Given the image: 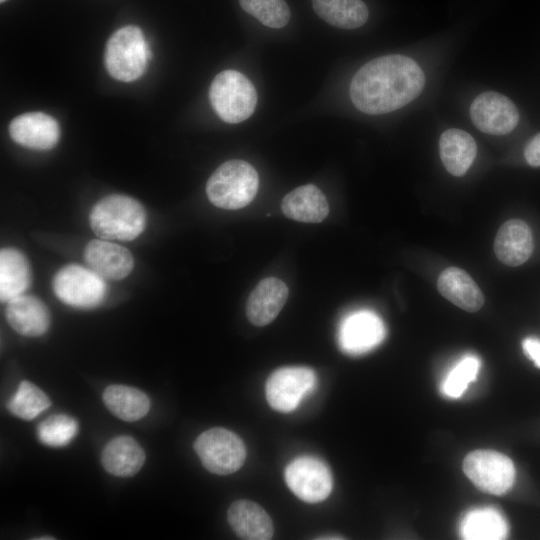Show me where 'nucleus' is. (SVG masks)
I'll return each instance as SVG.
<instances>
[{
	"label": "nucleus",
	"instance_id": "obj_1",
	"mask_svg": "<svg viewBox=\"0 0 540 540\" xmlns=\"http://www.w3.org/2000/svg\"><path fill=\"white\" fill-rule=\"evenodd\" d=\"M425 76L410 57L392 54L375 58L353 76L349 94L353 105L369 115L390 113L422 92Z\"/></svg>",
	"mask_w": 540,
	"mask_h": 540
},
{
	"label": "nucleus",
	"instance_id": "obj_2",
	"mask_svg": "<svg viewBox=\"0 0 540 540\" xmlns=\"http://www.w3.org/2000/svg\"><path fill=\"white\" fill-rule=\"evenodd\" d=\"M146 221L147 215L142 204L121 194L102 198L89 215L93 232L106 240H134L143 232Z\"/></svg>",
	"mask_w": 540,
	"mask_h": 540
},
{
	"label": "nucleus",
	"instance_id": "obj_3",
	"mask_svg": "<svg viewBox=\"0 0 540 540\" xmlns=\"http://www.w3.org/2000/svg\"><path fill=\"white\" fill-rule=\"evenodd\" d=\"M258 187L255 168L244 160L232 159L221 164L209 177L206 194L216 207L237 210L253 201Z\"/></svg>",
	"mask_w": 540,
	"mask_h": 540
},
{
	"label": "nucleus",
	"instance_id": "obj_4",
	"mask_svg": "<svg viewBox=\"0 0 540 540\" xmlns=\"http://www.w3.org/2000/svg\"><path fill=\"white\" fill-rule=\"evenodd\" d=\"M209 99L220 119L236 124L253 114L257 104V92L245 75L237 70L227 69L213 79Z\"/></svg>",
	"mask_w": 540,
	"mask_h": 540
},
{
	"label": "nucleus",
	"instance_id": "obj_5",
	"mask_svg": "<svg viewBox=\"0 0 540 540\" xmlns=\"http://www.w3.org/2000/svg\"><path fill=\"white\" fill-rule=\"evenodd\" d=\"M148 57L146 40L140 28L136 26L128 25L118 29L106 45L107 71L119 81L131 82L142 76Z\"/></svg>",
	"mask_w": 540,
	"mask_h": 540
},
{
	"label": "nucleus",
	"instance_id": "obj_6",
	"mask_svg": "<svg viewBox=\"0 0 540 540\" xmlns=\"http://www.w3.org/2000/svg\"><path fill=\"white\" fill-rule=\"evenodd\" d=\"M194 449L203 466L211 473L228 475L239 470L246 459V446L234 432L214 427L201 433Z\"/></svg>",
	"mask_w": 540,
	"mask_h": 540
},
{
	"label": "nucleus",
	"instance_id": "obj_7",
	"mask_svg": "<svg viewBox=\"0 0 540 540\" xmlns=\"http://www.w3.org/2000/svg\"><path fill=\"white\" fill-rule=\"evenodd\" d=\"M52 288L63 303L81 309L100 305L107 293V285L101 276L76 264H69L58 270L53 278Z\"/></svg>",
	"mask_w": 540,
	"mask_h": 540
},
{
	"label": "nucleus",
	"instance_id": "obj_8",
	"mask_svg": "<svg viewBox=\"0 0 540 540\" xmlns=\"http://www.w3.org/2000/svg\"><path fill=\"white\" fill-rule=\"evenodd\" d=\"M463 471L480 490L502 495L513 485L515 467L506 455L493 450H475L463 461Z\"/></svg>",
	"mask_w": 540,
	"mask_h": 540
},
{
	"label": "nucleus",
	"instance_id": "obj_9",
	"mask_svg": "<svg viewBox=\"0 0 540 540\" xmlns=\"http://www.w3.org/2000/svg\"><path fill=\"white\" fill-rule=\"evenodd\" d=\"M314 370L304 366L276 369L266 382V399L274 410L288 413L295 410L316 385Z\"/></svg>",
	"mask_w": 540,
	"mask_h": 540
},
{
	"label": "nucleus",
	"instance_id": "obj_10",
	"mask_svg": "<svg viewBox=\"0 0 540 540\" xmlns=\"http://www.w3.org/2000/svg\"><path fill=\"white\" fill-rule=\"evenodd\" d=\"M289 489L306 503H318L331 493L333 479L330 469L322 460L301 456L292 460L284 472Z\"/></svg>",
	"mask_w": 540,
	"mask_h": 540
},
{
	"label": "nucleus",
	"instance_id": "obj_11",
	"mask_svg": "<svg viewBox=\"0 0 540 540\" xmlns=\"http://www.w3.org/2000/svg\"><path fill=\"white\" fill-rule=\"evenodd\" d=\"M470 116L480 131L491 135L508 134L519 122L515 104L508 97L493 91L483 92L474 99Z\"/></svg>",
	"mask_w": 540,
	"mask_h": 540
},
{
	"label": "nucleus",
	"instance_id": "obj_12",
	"mask_svg": "<svg viewBox=\"0 0 540 540\" xmlns=\"http://www.w3.org/2000/svg\"><path fill=\"white\" fill-rule=\"evenodd\" d=\"M384 336V324L374 312L356 311L340 325L339 346L344 353L360 355L379 345Z\"/></svg>",
	"mask_w": 540,
	"mask_h": 540
},
{
	"label": "nucleus",
	"instance_id": "obj_13",
	"mask_svg": "<svg viewBox=\"0 0 540 540\" xmlns=\"http://www.w3.org/2000/svg\"><path fill=\"white\" fill-rule=\"evenodd\" d=\"M9 133L16 143L34 150L51 149L60 137L58 122L43 112H28L15 117Z\"/></svg>",
	"mask_w": 540,
	"mask_h": 540
},
{
	"label": "nucleus",
	"instance_id": "obj_14",
	"mask_svg": "<svg viewBox=\"0 0 540 540\" xmlns=\"http://www.w3.org/2000/svg\"><path fill=\"white\" fill-rule=\"evenodd\" d=\"M84 260L91 270L108 280L125 278L134 266L133 256L127 248L106 239L91 240L85 247Z\"/></svg>",
	"mask_w": 540,
	"mask_h": 540
},
{
	"label": "nucleus",
	"instance_id": "obj_15",
	"mask_svg": "<svg viewBox=\"0 0 540 540\" xmlns=\"http://www.w3.org/2000/svg\"><path fill=\"white\" fill-rule=\"evenodd\" d=\"M287 285L276 277L259 281L246 302V315L255 326L271 323L282 310L288 298Z\"/></svg>",
	"mask_w": 540,
	"mask_h": 540
},
{
	"label": "nucleus",
	"instance_id": "obj_16",
	"mask_svg": "<svg viewBox=\"0 0 540 540\" xmlns=\"http://www.w3.org/2000/svg\"><path fill=\"white\" fill-rule=\"evenodd\" d=\"M533 247L531 229L520 219H511L503 223L494 240L496 257L510 267L526 262L533 252Z\"/></svg>",
	"mask_w": 540,
	"mask_h": 540
},
{
	"label": "nucleus",
	"instance_id": "obj_17",
	"mask_svg": "<svg viewBox=\"0 0 540 540\" xmlns=\"http://www.w3.org/2000/svg\"><path fill=\"white\" fill-rule=\"evenodd\" d=\"M5 317L9 325L24 336H40L50 326V313L47 306L32 295L21 294L8 301Z\"/></svg>",
	"mask_w": 540,
	"mask_h": 540
},
{
	"label": "nucleus",
	"instance_id": "obj_18",
	"mask_svg": "<svg viewBox=\"0 0 540 540\" xmlns=\"http://www.w3.org/2000/svg\"><path fill=\"white\" fill-rule=\"evenodd\" d=\"M228 523L236 535L245 540H268L274 533L268 513L257 503L240 499L228 509Z\"/></svg>",
	"mask_w": 540,
	"mask_h": 540
},
{
	"label": "nucleus",
	"instance_id": "obj_19",
	"mask_svg": "<svg viewBox=\"0 0 540 540\" xmlns=\"http://www.w3.org/2000/svg\"><path fill=\"white\" fill-rule=\"evenodd\" d=\"M283 214L304 223L322 222L329 213L323 192L313 184L299 186L286 194L281 202Z\"/></svg>",
	"mask_w": 540,
	"mask_h": 540
},
{
	"label": "nucleus",
	"instance_id": "obj_20",
	"mask_svg": "<svg viewBox=\"0 0 540 540\" xmlns=\"http://www.w3.org/2000/svg\"><path fill=\"white\" fill-rule=\"evenodd\" d=\"M440 294L454 305L467 312H476L484 304V295L463 269L449 267L442 271L437 280Z\"/></svg>",
	"mask_w": 540,
	"mask_h": 540
},
{
	"label": "nucleus",
	"instance_id": "obj_21",
	"mask_svg": "<svg viewBox=\"0 0 540 540\" xmlns=\"http://www.w3.org/2000/svg\"><path fill=\"white\" fill-rule=\"evenodd\" d=\"M439 152L445 169L453 176H463L472 165L477 145L473 137L461 129L444 131L439 140Z\"/></svg>",
	"mask_w": 540,
	"mask_h": 540
},
{
	"label": "nucleus",
	"instance_id": "obj_22",
	"mask_svg": "<svg viewBox=\"0 0 540 540\" xmlns=\"http://www.w3.org/2000/svg\"><path fill=\"white\" fill-rule=\"evenodd\" d=\"M145 452L142 447L129 436L112 439L103 449L101 462L104 469L112 475L130 477L143 466Z\"/></svg>",
	"mask_w": 540,
	"mask_h": 540
},
{
	"label": "nucleus",
	"instance_id": "obj_23",
	"mask_svg": "<svg viewBox=\"0 0 540 540\" xmlns=\"http://www.w3.org/2000/svg\"><path fill=\"white\" fill-rule=\"evenodd\" d=\"M31 272L25 255L15 248L0 252V299L8 302L24 294L30 284Z\"/></svg>",
	"mask_w": 540,
	"mask_h": 540
},
{
	"label": "nucleus",
	"instance_id": "obj_24",
	"mask_svg": "<svg viewBox=\"0 0 540 540\" xmlns=\"http://www.w3.org/2000/svg\"><path fill=\"white\" fill-rule=\"evenodd\" d=\"M460 533L467 540H500L508 534L504 516L495 508L473 509L466 513L460 523Z\"/></svg>",
	"mask_w": 540,
	"mask_h": 540
},
{
	"label": "nucleus",
	"instance_id": "obj_25",
	"mask_svg": "<svg viewBox=\"0 0 540 540\" xmlns=\"http://www.w3.org/2000/svg\"><path fill=\"white\" fill-rule=\"evenodd\" d=\"M315 13L328 24L341 29H355L368 19L362 0H311Z\"/></svg>",
	"mask_w": 540,
	"mask_h": 540
},
{
	"label": "nucleus",
	"instance_id": "obj_26",
	"mask_svg": "<svg viewBox=\"0 0 540 540\" xmlns=\"http://www.w3.org/2000/svg\"><path fill=\"white\" fill-rule=\"evenodd\" d=\"M103 401L112 414L127 422L144 417L150 408V399L144 392L125 385L108 386Z\"/></svg>",
	"mask_w": 540,
	"mask_h": 540
},
{
	"label": "nucleus",
	"instance_id": "obj_27",
	"mask_svg": "<svg viewBox=\"0 0 540 540\" xmlns=\"http://www.w3.org/2000/svg\"><path fill=\"white\" fill-rule=\"evenodd\" d=\"M51 405L49 397L36 385L22 381L7 403L8 410L15 416L32 420Z\"/></svg>",
	"mask_w": 540,
	"mask_h": 540
},
{
	"label": "nucleus",
	"instance_id": "obj_28",
	"mask_svg": "<svg viewBox=\"0 0 540 540\" xmlns=\"http://www.w3.org/2000/svg\"><path fill=\"white\" fill-rule=\"evenodd\" d=\"M242 9L263 25L279 29L287 25L290 9L284 0H239Z\"/></svg>",
	"mask_w": 540,
	"mask_h": 540
},
{
	"label": "nucleus",
	"instance_id": "obj_29",
	"mask_svg": "<svg viewBox=\"0 0 540 540\" xmlns=\"http://www.w3.org/2000/svg\"><path fill=\"white\" fill-rule=\"evenodd\" d=\"M78 432L77 421L68 415H54L48 417L37 427L39 440L50 447H63L68 445Z\"/></svg>",
	"mask_w": 540,
	"mask_h": 540
},
{
	"label": "nucleus",
	"instance_id": "obj_30",
	"mask_svg": "<svg viewBox=\"0 0 540 540\" xmlns=\"http://www.w3.org/2000/svg\"><path fill=\"white\" fill-rule=\"evenodd\" d=\"M480 368V360L473 355L461 359L442 383V391L449 398H459L473 382Z\"/></svg>",
	"mask_w": 540,
	"mask_h": 540
},
{
	"label": "nucleus",
	"instance_id": "obj_31",
	"mask_svg": "<svg viewBox=\"0 0 540 540\" xmlns=\"http://www.w3.org/2000/svg\"><path fill=\"white\" fill-rule=\"evenodd\" d=\"M524 156L532 167L540 166V133L535 135L526 145Z\"/></svg>",
	"mask_w": 540,
	"mask_h": 540
},
{
	"label": "nucleus",
	"instance_id": "obj_32",
	"mask_svg": "<svg viewBox=\"0 0 540 540\" xmlns=\"http://www.w3.org/2000/svg\"><path fill=\"white\" fill-rule=\"evenodd\" d=\"M523 351L540 368V340L528 337L522 342Z\"/></svg>",
	"mask_w": 540,
	"mask_h": 540
},
{
	"label": "nucleus",
	"instance_id": "obj_33",
	"mask_svg": "<svg viewBox=\"0 0 540 540\" xmlns=\"http://www.w3.org/2000/svg\"><path fill=\"white\" fill-rule=\"evenodd\" d=\"M1 2H4L5 0H0Z\"/></svg>",
	"mask_w": 540,
	"mask_h": 540
}]
</instances>
